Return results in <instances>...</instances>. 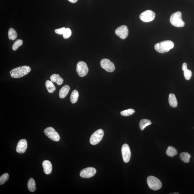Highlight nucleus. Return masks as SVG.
Returning <instances> with one entry per match:
<instances>
[{
  "label": "nucleus",
  "mask_w": 194,
  "mask_h": 194,
  "mask_svg": "<svg viewBox=\"0 0 194 194\" xmlns=\"http://www.w3.org/2000/svg\"><path fill=\"white\" fill-rule=\"evenodd\" d=\"M68 1L70 2L71 3H75L78 1V0H68Z\"/></svg>",
  "instance_id": "7c9ffc66"
},
{
  "label": "nucleus",
  "mask_w": 194,
  "mask_h": 194,
  "mask_svg": "<svg viewBox=\"0 0 194 194\" xmlns=\"http://www.w3.org/2000/svg\"><path fill=\"white\" fill-rule=\"evenodd\" d=\"M44 132L45 135L52 140L55 141H59L60 139L59 135L53 127H47L44 129Z\"/></svg>",
  "instance_id": "423d86ee"
},
{
  "label": "nucleus",
  "mask_w": 194,
  "mask_h": 194,
  "mask_svg": "<svg viewBox=\"0 0 194 194\" xmlns=\"http://www.w3.org/2000/svg\"><path fill=\"white\" fill-rule=\"evenodd\" d=\"M152 124V123L149 120L147 119L142 120L139 122V128L141 130L143 131L146 127L149 126Z\"/></svg>",
  "instance_id": "4be33fe9"
},
{
  "label": "nucleus",
  "mask_w": 194,
  "mask_h": 194,
  "mask_svg": "<svg viewBox=\"0 0 194 194\" xmlns=\"http://www.w3.org/2000/svg\"><path fill=\"white\" fill-rule=\"evenodd\" d=\"M52 82L56 83L58 85L62 84L63 80L58 74H54L51 75L50 78Z\"/></svg>",
  "instance_id": "2eb2a0df"
},
{
  "label": "nucleus",
  "mask_w": 194,
  "mask_h": 194,
  "mask_svg": "<svg viewBox=\"0 0 194 194\" xmlns=\"http://www.w3.org/2000/svg\"><path fill=\"white\" fill-rule=\"evenodd\" d=\"M170 22L173 26L178 28H181L184 26L185 23L182 19L181 13L178 11L173 13L170 17Z\"/></svg>",
  "instance_id": "7ed1b4c3"
},
{
  "label": "nucleus",
  "mask_w": 194,
  "mask_h": 194,
  "mask_svg": "<svg viewBox=\"0 0 194 194\" xmlns=\"http://www.w3.org/2000/svg\"><path fill=\"white\" fill-rule=\"evenodd\" d=\"M101 65L102 68L108 72H112L115 70L114 64L109 59H102L101 61Z\"/></svg>",
  "instance_id": "1a4fd4ad"
},
{
  "label": "nucleus",
  "mask_w": 194,
  "mask_h": 194,
  "mask_svg": "<svg viewBox=\"0 0 194 194\" xmlns=\"http://www.w3.org/2000/svg\"><path fill=\"white\" fill-rule=\"evenodd\" d=\"M31 70L30 67L24 66L13 69L10 72V74L12 78H19L28 74Z\"/></svg>",
  "instance_id": "f257e3e1"
},
{
  "label": "nucleus",
  "mask_w": 194,
  "mask_h": 194,
  "mask_svg": "<svg viewBox=\"0 0 194 194\" xmlns=\"http://www.w3.org/2000/svg\"><path fill=\"white\" fill-rule=\"evenodd\" d=\"M147 183L150 188L154 191H157L161 188L162 184L161 181L158 178L153 176L147 177Z\"/></svg>",
  "instance_id": "20e7f679"
},
{
  "label": "nucleus",
  "mask_w": 194,
  "mask_h": 194,
  "mask_svg": "<svg viewBox=\"0 0 194 194\" xmlns=\"http://www.w3.org/2000/svg\"><path fill=\"white\" fill-rule=\"evenodd\" d=\"M135 112V110L132 109H129L124 110L120 112V114L122 116H127L132 115Z\"/></svg>",
  "instance_id": "a878e982"
},
{
  "label": "nucleus",
  "mask_w": 194,
  "mask_h": 194,
  "mask_svg": "<svg viewBox=\"0 0 194 194\" xmlns=\"http://www.w3.org/2000/svg\"><path fill=\"white\" fill-rule=\"evenodd\" d=\"M79 95L78 91L76 89L72 92L70 96V101L72 104H74L78 101Z\"/></svg>",
  "instance_id": "b1692460"
},
{
  "label": "nucleus",
  "mask_w": 194,
  "mask_h": 194,
  "mask_svg": "<svg viewBox=\"0 0 194 194\" xmlns=\"http://www.w3.org/2000/svg\"><path fill=\"white\" fill-rule=\"evenodd\" d=\"M22 44L23 41L22 40L17 39L13 43V45H12V48L14 51H16L19 47L22 46Z\"/></svg>",
  "instance_id": "bb28decb"
},
{
  "label": "nucleus",
  "mask_w": 194,
  "mask_h": 194,
  "mask_svg": "<svg viewBox=\"0 0 194 194\" xmlns=\"http://www.w3.org/2000/svg\"><path fill=\"white\" fill-rule=\"evenodd\" d=\"M44 171L46 174L51 173L52 170V165L51 162L48 160H45L42 164Z\"/></svg>",
  "instance_id": "4468645a"
},
{
  "label": "nucleus",
  "mask_w": 194,
  "mask_h": 194,
  "mask_svg": "<svg viewBox=\"0 0 194 194\" xmlns=\"http://www.w3.org/2000/svg\"><path fill=\"white\" fill-rule=\"evenodd\" d=\"M17 32L14 29L11 28L9 29L8 32V37L10 40H15L17 38Z\"/></svg>",
  "instance_id": "412c9836"
},
{
  "label": "nucleus",
  "mask_w": 194,
  "mask_h": 194,
  "mask_svg": "<svg viewBox=\"0 0 194 194\" xmlns=\"http://www.w3.org/2000/svg\"></svg>",
  "instance_id": "2f4dec72"
},
{
  "label": "nucleus",
  "mask_w": 194,
  "mask_h": 194,
  "mask_svg": "<svg viewBox=\"0 0 194 194\" xmlns=\"http://www.w3.org/2000/svg\"><path fill=\"white\" fill-rule=\"evenodd\" d=\"M70 89L69 86L67 85L64 86L59 91V96L60 98L63 99L67 95Z\"/></svg>",
  "instance_id": "f3484780"
},
{
  "label": "nucleus",
  "mask_w": 194,
  "mask_h": 194,
  "mask_svg": "<svg viewBox=\"0 0 194 194\" xmlns=\"http://www.w3.org/2000/svg\"><path fill=\"white\" fill-rule=\"evenodd\" d=\"M115 33L117 36L119 37L120 38L124 39L128 36L129 33L128 28L126 25L120 26L116 29Z\"/></svg>",
  "instance_id": "f8f14e48"
},
{
  "label": "nucleus",
  "mask_w": 194,
  "mask_h": 194,
  "mask_svg": "<svg viewBox=\"0 0 194 194\" xmlns=\"http://www.w3.org/2000/svg\"><path fill=\"white\" fill-rule=\"evenodd\" d=\"M9 178V175L7 173L2 175L0 177V185H2L7 181Z\"/></svg>",
  "instance_id": "cd10ccee"
},
{
  "label": "nucleus",
  "mask_w": 194,
  "mask_h": 194,
  "mask_svg": "<svg viewBox=\"0 0 194 194\" xmlns=\"http://www.w3.org/2000/svg\"><path fill=\"white\" fill-rule=\"evenodd\" d=\"M97 170L95 168L88 167L83 169L81 171L80 176L83 178H89L95 174Z\"/></svg>",
  "instance_id": "9b49d317"
},
{
  "label": "nucleus",
  "mask_w": 194,
  "mask_h": 194,
  "mask_svg": "<svg viewBox=\"0 0 194 194\" xmlns=\"http://www.w3.org/2000/svg\"><path fill=\"white\" fill-rule=\"evenodd\" d=\"M104 132L103 129H100L93 133L90 137L89 142L91 145H95L97 144L103 138Z\"/></svg>",
  "instance_id": "39448f33"
},
{
  "label": "nucleus",
  "mask_w": 194,
  "mask_h": 194,
  "mask_svg": "<svg viewBox=\"0 0 194 194\" xmlns=\"http://www.w3.org/2000/svg\"><path fill=\"white\" fill-rule=\"evenodd\" d=\"M28 188L31 192H34L36 190V184L34 179L31 178L29 179L28 183Z\"/></svg>",
  "instance_id": "393cba45"
},
{
  "label": "nucleus",
  "mask_w": 194,
  "mask_h": 194,
  "mask_svg": "<svg viewBox=\"0 0 194 194\" xmlns=\"http://www.w3.org/2000/svg\"><path fill=\"white\" fill-rule=\"evenodd\" d=\"M71 34L72 32L70 29L69 28H67L64 34L63 35V38L64 39H67L71 36Z\"/></svg>",
  "instance_id": "c85d7f7f"
},
{
  "label": "nucleus",
  "mask_w": 194,
  "mask_h": 194,
  "mask_svg": "<svg viewBox=\"0 0 194 194\" xmlns=\"http://www.w3.org/2000/svg\"><path fill=\"white\" fill-rule=\"evenodd\" d=\"M169 103L171 106L173 108H176L178 105L176 96L173 93H170L169 95Z\"/></svg>",
  "instance_id": "a211bd4d"
},
{
  "label": "nucleus",
  "mask_w": 194,
  "mask_h": 194,
  "mask_svg": "<svg viewBox=\"0 0 194 194\" xmlns=\"http://www.w3.org/2000/svg\"><path fill=\"white\" fill-rule=\"evenodd\" d=\"M66 29L65 28H62L59 29H56L55 30V32L56 34L59 35H64Z\"/></svg>",
  "instance_id": "c756f323"
},
{
  "label": "nucleus",
  "mask_w": 194,
  "mask_h": 194,
  "mask_svg": "<svg viewBox=\"0 0 194 194\" xmlns=\"http://www.w3.org/2000/svg\"><path fill=\"white\" fill-rule=\"evenodd\" d=\"M182 69L184 71V75L185 79L187 80H189L192 76V72L191 70L188 69L187 64L185 63H183Z\"/></svg>",
  "instance_id": "dca6fc26"
},
{
  "label": "nucleus",
  "mask_w": 194,
  "mask_h": 194,
  "mask_svg": "<svg viewBox=\"0 0 194 194\" xmlns=\"http://www.w3.org/2000/svg\"><path fill=\"white\" fill-rule=\"evenodd\" d=\"M122 154L123 160L125 163H128L130 160L131 152L129 146L127 144H124L122 148Z\"/></svg>",
  "instance_id": "9d476101"
},
{
  "label": "nucleus",
  "mask_w": 194,
  "mask_h": 194,
  "mask_svg": "<svg viewBox=\"0 0 194 194\" xmlns=\"http://www.w3.org/2000/svg\"><path fill=\"white\" fill-rule=\"evenodd\" d=\"M155 17V12L149 10L143 12L139 16L141 20L144 22H151L154 19Z\"/></svg>",
  "instance_id": "6e6552de"
},
{
  "label": "nucleus",
  "mask_w": 194,
  "mask_h": 194,
  "mask_svg": "<svg viewBox=\"0 0 194 194\" xmlns=\"http://www.w3.org/2000/svg\"><path fill=\"white\" fill-rule=\"evenodd\" d=\"M174 47V43L170 40H166L156 44L155 49L156 51L160 53H164L168 52Z\"/></svg>",
  "instance_id": "f03ea898"
},
{
  "label": "nucleus",
  "mask_w": 194,
  "mask_h": 194,
  "mask_svg": "<svg viewBox=\"0 0 194 194\" xmlns=\"http://www.w3.org/2000/svg\"><path fill=\"white\" fill-rule=\"evenodd\" d=\"M28 147V143L25 139H22L18 142L16 147V151L18 153H25Z\"/></svg>",
  "instance_id": "ddd939ff"
},
{
  "label": "nucleus",
  "mask_w": 194,
  "mask_h": 194,
  "mask_svg": "<svg viewBox=\"0 0 194 194\" xmlns=\"http://www.w3.org/2000/svg\"><path fill=\"white\" fill-rule=\"evenodd\" d=\"M76 71L79 76L84 77L86 76L88 72V66L85 62L83 61L79 62L77 65Z\"/></svg>",
  "instance_id": "0eeeda50"
},
{
  "label": "nucleus",
  "mask_w": 194,
  "mask_h": 194,
  "mask_svg": "<svg viewBox=\"0 0 194 194\" xmlns=\"http://www.w3.org/2000/svg\"><path fill=\"white\" fill-rule=\"evenodd\" d=\"M180 158L184 163H188L191 158V155L187 152H183L180 154Z\"/></svg>",
  "instance_id": "5701e85b"
},
{
  "label": "nucleus",
  "mask_w": 194,
  "mask_h": 194,
  "mask_svg": "<svg viewBox=\"0 0 194 194\" xmlns=\"http://www.w3.org/2000/svg\"><path fill=\"white\" fill-rule=\"evenodd\" d=\"M45 86L48 92L50 93H52L55 91L56 89V87L54 85L51 81L47 80L45 82Z\"/></svg>",
  "instance_id": "6ab92c4d"
},
{
  "label": "nucleus",
  "mask_w": 194,
  "mask_h": 194,
  "mask_svg": "<svg viewBox=\"0 0 194 194\" xmlns=\"http://www.w3.org/2000/svg\"><path fill=\"white\" fill-rule=\"evenodd\" d=\"M178 153L177 150L176 148L171 146H169L166 151V155L170 157H174V156L177 155Z\"/></svg>",
  "instance_id": "aec40b11"
}]
</instances>
